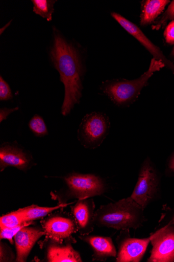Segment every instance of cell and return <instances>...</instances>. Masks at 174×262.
<instances>
[{
    "label": "cell",
    "instance_id": "6da1fadb",
    "mask_svg": "<svg viewBox=\"0 0 174 262\" xmlns=\"http://www.w3.org/2000/svg\"><path fill=\"white\" fill-rule=\"evenodd\" d=\"M49 57L60 75L65 86V97L61 113L67 116L82 97L84 68L78 48L69 42L56 28L49 49Z\"/></svg>",
    "mask_w": 174,
    "mask_h": 262
},
{
    "label": "cell",
    "instance_id": "7a4b0ae2",
    "mask_svg": "<svg viewBox=\"0 0 174 262\" xmlns=\"http://www.w3.org/2000/svg\"><path fill=\"white\" fill-rule=\"evenodd\" d=\"M144 210L130 196L101 206L95 211L94 223L117 230L137 229L145 222Z\"/></svg>",
    "mask_w": 174,
    "mask_h": 262
},
{
    "label": "cell",
    "instance_id": "3957f363",
    "mask_svg": "<svg viewBox=\"0 0 174 262\" xmlns=\"http://www.w3.org/2000/svg\"><path fill=\"white\" fill-rule=\"evenodd\" d=\"M65 186L59 191L51 193L58 204L68 203L69 200L92 198L103 195L107 190L104 180L93 174L73 172L63 178Z\"/></svg>",
    "mask_w": 174,
    "mask_h": 262
},
{
    "label": "cell",
    "instance_id": "277c9868",
    "mask_svg": "<svg viewBox=\"0 0 174 262\" xmlns=\"http://www.w3.org/2000/svg\"><path fill=\"white\" fill-rule=\"evenodd\" d=\"M164 64L153 58L148 69L140 77L133 80L107 81L102 89L111 100L118 106H128L138 98L141 90L155 73L164 67Z\"/></svg>",
    "mask_w": 174,
    "mask_h": 262
},
{
    "label": "cell",
    "instance_id": "5b68a950",
    "mask_svg": "<svg viewBox=\"0 0 174 262\" xmlns=\"http://www.w3.org/2000/svg\"><path fill=\"white\" fill-rule=\"evenodd\" d=\"M62 210L56 211L41 221L45 239L58 242L70 241L76 244L77 241L72 236L79 232L77 223L71 213Z\"/></svg>",
    "mask_w": 174,
    "mask_h": 262
},
{
    "label": "cell",
    "instance_id": "8992f818",
    "mask_svg": "<svg viewBox=\"0 0 174 262\" xmlns=\"http://www.w3.org/2000/svg\"><path fill=\"white\" fill-rule=\"evenodd\" d=\"M110 127V120L106 114L99 112L87 114L78 130L79 140L86 148L95 149L103 144Z\"/></svg>",
    "mask_w": 174,
    "mask_h": 262
},
{
    "label": "cell",
    "instance_id": "52a82bcc",
    "mask_svg": "<svg viewBox=\"0 0 174 262\" xmlns=\"http://www.w3.org/2000/svg\"><path fill=\"white\" fill-rule=\"evenodd\" d=\"M158 172L150 158L143 162L131 198L144 209L156 198L159 187Z\"/></svg>",
    "mask_w": 174,
    "mask_h": 262
},
{
    "label": "cell",
    "instance_id": "ba28073f",
    "mask_svg": "<svg viewBox=\"0 0 174 262\" xmlns=\"http://www.w3.org/2000/svg\"><path fill=\"white\" fill-rule=\"evenodd\" d=\"M151 235L143 239L131 237L130 229L121 230L117 238V262H139L145 254Z\"/></svg>",
    "mask_w": 174,
    "mask_h": 262
},
{
    "label": "cell",
    "instance_id": "9c48e42d",
    "mask_svg": "<svg viewBox=\"0 0 174 262\" xmlns=\"http://www.w3.org/2000/svg\"><path fill=\"white\" fill-rule=\"evenodd\" d=\"M151 237L153 248L147 261H174V224H169Z\"/></svg>",
    "mask_w": 174,
    "mask_h": 262
},
{
    "label": "cell",
    "instance_id": "30bf717a",
    "mask_svg": "<svg viewBox=\"0 0 174 262\" xmlns=\"http://www.w3.org/2000/svg\"><path fill=\"white\" fill-rule=\"evenodd\" d=\"M35 164L32 156L14 144H5L0 148V171L12 167L27 172Z\"/></svg>",
    "mask_w": 174,
    "mask_h": 262
},
{
    "label": "cell",
    "instance_id": "8fae6325",
    "mask_svg": "<svg viewBox=\"0 0 174 262\" xmlns=\"http://www.w3.org/2000/svg\"><path fill=\"white\" fill-rule=\"evenodd\" d=\"M44 248L45 260L48 262H82L79 252L72 247L74 244L70 241L58 242L51 239H44L40 242Z\"/></svg>",
    "mask_w": 174,
    "mask_h": 262
},
{
    "label": "cell",
    "instance_id": "7c38bea8",
    "mask_svg": "<svg viewBox=\"0 0 174 262\" xmlns=\"http://www.w3.org/2000/svg\"><path fill=\"white\" fill-rule=\"evenodd\" d=\"M111 16L124 30H126L143 45L149 53L153 55L154 58L162 62L165 66L169 69L174 74V63L165 57L159 48L148 39L135 24L115 12H112Z\"/></svg>",
    "mask_w": 174,
    "mask_h": 262
},
{
    "label": "cell",
    "instance_id": "4fadbf2b",
    "mask_svg": "<svg viewBox=\"0 0 174 262\" xmlns=\"http://www.w3.org/2000/svg\"><path fill=\"white\" fill-rule=\"evenodd\" d=\"M30 225L22 227L14 237L17 262H26L36 243L45 235L42 227Z\"/></svg>",
    "mask_w": 174,
    "mask_h": 262
},
{
    "label": "cell",
    "instance_id": "5bb4252c",
    "mask_svg": "<svg viewBox=\"0 0 174 262\" xmlns=\"http://www.w3.org/2000/svg\"><path fill=\"white\" fill-rule=\"evenodd\" d=\"M95 205L92 198L79 200L70 205L71 213L76 220L80 235L89 234L94 226Z\"/></svg>",
    "mask_w": 174,
    "mask_h": 262
},
{
    "label": "cell",
    "instance_id": "9a60e30c",
    "mask_svg": "<svg viewBox=\"0 0 174 262\" xmlns=\"http://www.w3.org/2000/svg\"><path fill=\"white\" fill-rule=\"evenodd\" d=\"M80 239L92 249V260L105 261L110 257H116L117 252L111 237L97 235H80Z\"/></svg>",
    "mask_w": 174,
    "mask_h": 262
},
{
    "label": "cell",
    "instance_id": "2e32d148",
    "mask_svg": "<svg viewBox=\"0 0 174 262\" xmlns=\"http://www.w3.org/2000/svg\"><path fill=\"white\" fill-rule=\"evenodd\" d=\"M169 1L166 0H147L142 3L140 26L145 27L152 23L163 11Z\"/></svg>",
    "mask_w": 174,
    "mask_h": 262
},
{
    "label": "cell",
    "instance_id": "e0dca14e",
    "mask_svg": "<svg viewBox=\"0 0 174 262\" xmlns=\"http://www.w3.org/2000/svg\"><path fill=\"white\" fill-rule=\"evenodd\" d=\"M74 202L58 204L54 207H41L36 205L19 208L24 222L34 223L37 220H42L49 214L60 209H63Z\"/></svg>",
    "mask_w": 174,
    "mask_h": 262
},
{
    "label": "cell",
    "instance_id": "ac0fdd59",
    "mask_svg": "<svg viewBox=\"0 0 174 262\" xmlns=\"http://www.w3.org/2000/svg\"><path fill=\"white\" fill-rule=\"evenodd\" d=\"M33 11L37 15L45 18L47 21H51L54 13V5L56 1L52 0H33Z\"/></svg>",
    "mask_w": 174,
    "mask_h": 262
},
{
    "label": "cell",
    "instance_id": "d6986e66",
    "mask_svg": "<svg viewBox=\"0 0 174 262\" xmlns=\"http://www.w3.org/2000/svg\"><path fill=\"white\" fill-rule=\"evenodd\" d=\"M24 223H32L24 222L22 214L18 209L4 215L0 218V229L5 228H13Z\"/></svg>",
    "mask_w": 174,
    "mask_h": 262
},
{
    "label": "cell",
    "instance_id": "ffe728a7",
    "mask_svg": "<svg viewBox=\"0 0 174 262\" xmlns=\"http://www.w3.org/2000/svg\"><path fill=\"white\" fill-rule=\"evenodd\" d=\"M29 126L33 133L38 137H43L48 132L43 118L38 115H35L30 121Z\"/></svg>",
    "mask_w": 174,
    "mask_h": 262
},
{
    "label": "cell",
    "instance_id": "44dd1931",
    "mask_svg": "<svg viewBox=\"0 0 174 262\" xmlns=\"http://www.w3.org/2000/svg\"><path fill=\"white\" fill-rule=\"evenodd\" d=\"M16 259V255L12 248L6 243L1 240L0 243V261L11 262Z\"/></svg>",
    "mask_w": 174,
    "mask_h": 262
},
{
    "label": "cell",
    "instance_id": "7402d4cb",
    "mask_svg": "<svg viewBox=\"0 0 174 262\" xmlns=\"http://www.w3.org/2000/svg\"><path fill=\"white\" fill-rule=\"evenodd\" d=\"M34 223H24L21 225L13 228H5L0 229V237L1 240L8 239L13 245L14 243V237L17 232L22 227L32 225Z\"/></svg>",
    "mask_w": 174,
    "mask_h": 262
},
{
    "label": "cell",
    "instance_id": "603a6c76",
    "mask_svg": "<svg viewBox=\"0 0 174 262\" xmlns=\"http://www.w3.org/2000/svg\"><path fill=\"white\" fill-rule=\"evenodd\" d=\"M174 18V1L170 5L160 19L153 26V30H159L169 20Z\"/></svg>",
    "mask_w": 174,
    "mask_h": 262
},
{
    "label": "cell",
    "instance_id": "cb8c5ba5",
    "mask_svg": "<svg viewBox=\"0 0 174 262\" xmlns=\"http://www.w3.org/2000/svg\"><path fill=\"white\" fill-rule=\"evenodd\" d=\"M12 98V93L9 85L2 76L0 77V100L8 101Z\"/></svg>",
    "mask_w": 174,
    "mask_h": 262
},
{
    "label": "cell",
    "instance_id": "d4e9b609",
    "mask_svg": "<svg viewBox=\"0 0 174 262\" xmlns=\"http://www.w3.org/2000/svg\"><path fill=\"white\" fill-rule=\"evenodd\" d=\"M164 35L167 43L169 44L174 43V20L167 26Z\"/></svg>",
    "mask_w": 174,
    "mask_h": 262
},
{
    "label": "cell",
    "instance_id": "484cf974",
    "mask_svg": "<svg viewBox=\"0 0 174 262\" xmlns=\"http://www.w3.org/2000/svg\"><path fill=\"white\" fill-rule=\"evenodd\" d=\"M18 110V107H16L12 109L7 108H2L0 110V121L1 123L7 118L8 116L12 113Z\"/></svg>",
    "mask_w": 174,
    "mask_h": 262
},
{
    "label": "cell",
    "instance_id": "4316f807",
    "mask_svg": "<svg viewBox=\"0 0 174 262\" xmlns=\"http://www.w3.org/2000/svg\"><path fill=\"white\" fill-rule=\"evenodd\" d=\"M166 173L168 175H174V152L168 161Z\"/></svg>",
    "mask_w": 174,
    "mask_h": 262
},
{
    "label": "cell",
    "instance_id": "83f0119b",
    "mask_svg": "<svg viewBox=\"0 0 174 262\" xmlns=\"http://www.w3.org/2000/svg\"><path fill=\"white\" fill-rule=\"evenodd\" d=\"M170 224H174V214H173V217L172 218V220H171V221L170 222Z\"/></svg>",
    "mask_w": 174,
    "mask_h": 262
},
{
    "label": "cell",
    "instance_id": "f1b7e54d",
    "mask_svg": "<svg viewBox=\"0 0 174 262\" xmlns=\"http://www.w3.org/2000/svg\"><path fill=\"white\" fill-rule=\"evenodd\" d=\"M172 54L173 55V56H174V48L172 52Z\"/></svg>",
    "mask_w": 174,
    "mask_h": 262
}]
</instances>
